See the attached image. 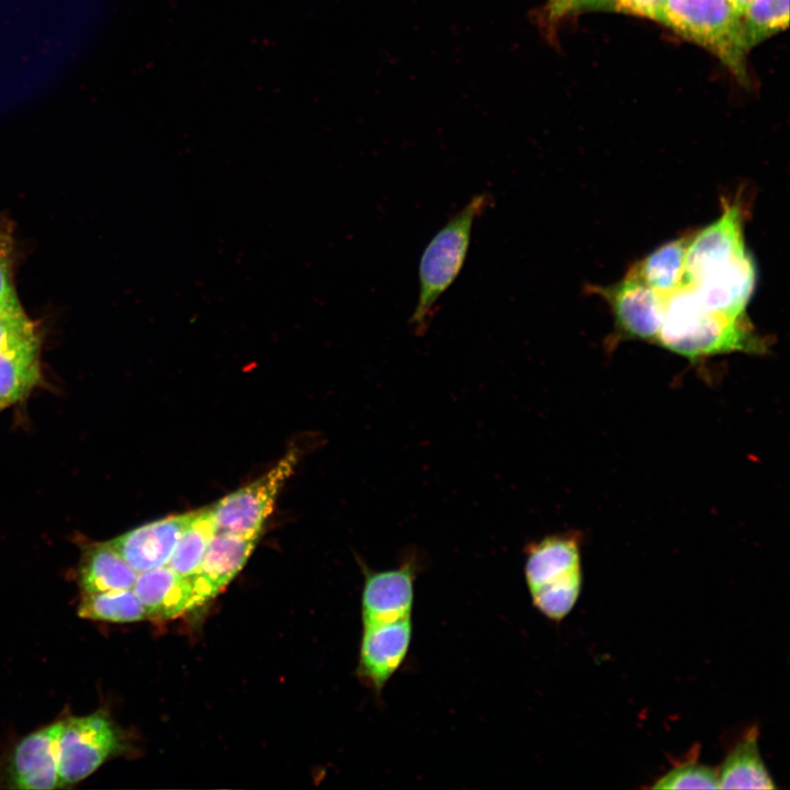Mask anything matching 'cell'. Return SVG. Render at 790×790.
Masks as SVG:
<instances>
[{
	"label": "cell",
	"mask_w": 790,
	"mask_h": 790,
	"mask_svg": "<svg viewBox=\"0 0 790 790\" xmlns=\"http://www.w3.org/2000/svg\"><path fill=\"white\" fill-rule=\"evenodd\" d=\"M655 343L692 361L731 352L761 354L768 350V341L748 317L711 312L685 285L666 296Z\"/></svg>",
	"instance_id": "obj_1"
},
{
	"label": "cell",
	"mask_w": 790,
	"mask_h": 790,
	"mask_svg": "<svg viewBox=\"0 0 790 790\" xmlns=\"http://www.w3.org/2000/svg\"><path fill=\"white\" fill-rule=\"evenodd\" d=\"M493 203L489 193L471 198L429 241L419 262V291L410 317L414 332L424 335L435 315L441 295L459 275L470 247L472 227Z\"/></svg>",
	"instance_id": "obj_2"
},
{
	"label": "cell",
	"mask_w": 790,
	"mask_h": 790,
	"mask_svg": "<svg viewBox=\"0 0 790 790\" xmlns=\"http://www.w3.org/2000/svg\"><path fill=\"white\" fill-rule=\"evenodd\" d=\"M657 21L715 54L744 77L748 46L742 15L730 0H665Z\"/></svg>",
	"instance_id": "obj_3"
},
{
	"label": "cell",
	"mask_w": 790,
	"mask_h": 790,
	"mask_svg": "<svg viewBox=\"0 0 790 790\" xmlns=\"http://www.w3.org/2000/svg\"><path fill=\"white\" fill-rule=\"evenodd\" d=\"M60 723L57 740L60 788L83 780L123 748L120 730L103 711L69 716Z\"/></svg>",
	"instance_id": "obj_4"
},
{
	"label": "cell",
	"mask_w": 790,
	"mask_h": 790,
	"mask_svg": "<svg viewBox=\"0 0 790 790\" xmlns=\"http://www.w3.org/2000/svg\"><path fill=\"white\" fill-rule=\"evenodd\" d=\"M298 461V450H289L268 472L228 494L210 509L216 530L237 533H261L272 514L275 499L293 474Z\"/></svg>",
	"instance_id": "obj_5"
},
{
	"label": "cell",
	"mask_w": 790,
	"mask_h": 790,
	"mask_svg": "<svg viewBox=\"0 0 790 790\" xmlns=\"http://www.w3.org/2000/svg\"><path fill=\"white\" fill-rule=\"evenodd\" d=\"M590 292L598 294L610 307L617 341L655 343L663 321L666 296L629 273L610 285L592 286Z\"/></svg>",
	"instance_id": "obj_6"
},
{
	"label": "cell",
	"mask_w": 790,
	"mask_h": 790,
	"mask_svg": "<svg viewBox=\"0 0 790 790\" xmlns=\"http://www.w3.org/2000/svg\"><path fill=\"white\" fill-rule=\"evenodd\" d=\"M745 214V202L738 196L723 201L721 215L692 234L686 252L682 285L748 251L744 236Z\"/></svg>",
	"instance_id": "obj_7"
},
{
	"label": "cell",
	"mask_w": 790,
	"mask_h": 790,
	"mask_svg": "<svg viewBox=\"0 0 790 790\" xmlns=\"http://www.w3.org/2000/svg\"><path fill=\"white\" fill-rule=\"evenodd\" d=\"M419 553L404 555L396 568H365L361 597L363 624L385 623L411 616L414 584L420 571Z\"/></svg>",
	"instance_id": "obj_8"
},
{
	"label": "cell",
	"mask_w": 790,
	"mask_h": 790,
	"mask_svg": "<svg viewBox=\"0 0 790 790\" xmlns=\"http://www.w3.org/2000/svg\"><path fill=\"white\" fill-rule=\"evenodd\" d=\"M524 577L529 592L582 587L580 535L551 534L529 543L524 550Z\"/></svg>",
	"instance_id": "obj_9"
},
{
	"label": "cell",
	"mask_w": 790,
	"mask_h": 790,
	"mask_svg": "<svg viewBox=\"0 0 790 790\" xmlns=\"http://www.w3.org/2000/svg\"><path fill=\"white\" fill-rule=\"evenodd\" d=\"M411 635V616L385 623L363 624L358 673L377 696L404 663Z\"/></svg>",
	"instance_id": "obj_10"
},
{
	"label": "cell",
	"mask_w": 790,
	"mask_h": 790,
	"mask_svg": "<svg viewBox=\"0 0 790 790\" xmlns=\"http://www.w3.org/2000/svg\"><path fill=\"white\" fill-rule=\"evenodd\" d=\"M756 281V264L747 251L685 286L707 309L734 318H745Z\"/></svg>",
	"instance_id": "obj_11"
},
{
	"label": "cell",
	"mask_w": 790,
	"mask_h": 790,
	"mask_svg": "<svg viewBox=\"0 0 790 790\" xmlns=\"http://www.w3.org/2000/svg\"><path fill=\"white\" fill-rule=\"evenodd\" d=\"M261 533H237L216 530L198 572L190 576L196 606L218 592L239 573Z\"/></svg>",
	"instance_id": "obj_12"
},
{
	"label": "cell",
	"mask_w": 790,
	"mask_h": 790,
	"mask_svg": "<svg viewBox=\"0 0 790 790\" xmlns=\"http://www.w3.org/2000/svg\"><path fill=\"white\" fill-rule=\"evenodd\" d=\"M61 723L57 721L23 737L14 747L9 763L11 788L48 790L60 788L57 740Z\"/></svg>",
	"instance_id": "obj_13"
},
{
	"label": "cell",
	"mask_w": 790,
	"mask_h": 790,
	"mask_svg": "<svg viewBox=\"0 0 790 790\" xmlns=\"http://www.w3.org/2000/svg\"><path fill=\"white\" fill-rule=\"evenodd\" d=\"M192 514L155 520L109 542L137 573L166 566Z\"/></svg>",
	"instance_id": "obj_14"
},
{
	"label": "cell",
	"mask_w": 790,
	"mask_h": 790,
	"mask_svg": "<svg viewBox=\"0 0 790 790\" xmlns=\"http://www.w3.org/2000/svg\"><path fill=\"white\" fill-rule=\"evenodd\" d=\"M132 589L148 618H172L196 606L191 578L167 565L138 573Z\"/></svg>",
	"instance_id": "obj_15"
},
{
	"label": "cell",
	"mask_w": 790,
	"mask_h": 790,
	"mask_svg": "<svg viewBox=\"0 0 790 790\" xmlns=\"http://www.w3.org/2000/svg\"><path fill=\"white\" fill-rule=\"evenodd\" d=\"M138 573L123 558L110 542L90 545L79 566V586L82 594L131 589Z\"/></svg>",
	"instance_id": "obj_16"
},
{
	"label": "cell",
	"mask_w": 790,
	"mask_h": 790,
	"mask_svg": "<svg viewBox=\"0 0 790 790\" xmlns=\"http://www.w3.org/2000/svg\"><path fill=\"white\" fill-rule=\"evenodd\" d=\"M720 789H776L758 747V729L751 727L733 746L718 771Z\"/></svg>",
	"instance_id": "obj_17"
},
{
	"label": "cell",
	"mask_w": 790,
	"mask_h": 790,
	"mask_svg": "<svg viewBox=\"0 0 790 790\" xmlns=\"http://www.w3.org/2000/svg\"><path fill=\"white\" fill-rule=\"evenodd\" d=\"M692 234L686 233L655 248L633 263L627 273L667 296L684 284L685 260Z\"/></svg>",
	"instance_id": "obj_18"
},
{
	"label": "cell",
	"mask_w": 790,
	"mask_h": 790,
	"mask_svg": "<svg viewBox=\"0 0 790 790\" xmlns=\"http://www.w3.org/2000/svg\"><path fill=\"white\" fill-rule=\"evenodd\" d=\"M40 379V343L0 351V410L24 398Z\"/></svg>",
	"instance_id": "obj_19"
},
{
	"label": "cell",
	"mask_w": 790,
	"mask_h": 790,
	"mask_svg": "<svg viewBox=\"0 0 790 790\" xmlns=\"http://www.w3.org/2000/svg\"><path fill=\"white\" fill-rule=\"evenodd\" d=\"M215 531L216 527L210 508L193 511L167 566L183 577L194 575Z\"/></svg>",
	"instance_id": "obj_20"
},
{
	"label": "cell",
	"mask_w": 790,
	"mask_h": 790,
	"mask_svg": "<svg viewBox=\"0 0 790 790\" xmlns=\"http://www.w3.org/2000/svg\"><path fill=\"white\" fill-rule=\"evenodd\" d=\"M81 618L106 622H135L148 613L133 589L82 594L78 606Z\"/></svg>",
	"instance_id": "obj_21"
},
{
	"label": "cell",
	"mask_w": 790,
	"mask_h": 790,
	"mask_svg": "<svg viewBox=\"0 0 790 790\" xmlns=\"http://www.w3.org/2000/svg\"><path fill=\"white\" fill-rule=\"evenodd\" d=\"M748 48L789 24V0H753L742 14Z\"/></svg>",
	"instance_id": "obj_22"
},
{
	"label": "cell",
	"mask_w": 790,
	"mask_h": 790,
	"mask_svg": "<svg viewBox=\"0 0 790 790\" xmlns=\"http://www.w3.org/2000/svg\"><path fill=\"white\" fill-rule=\"evenodd\" d=\"M697 755L675 765L658 778L653 789H719L718 771L697 761Z\"/></svg>",
	"instance_id": "obj_23"
},
{
	"label": "cell",
	"mask_w": 790,
	"mask_h": 790,
	"mask_svg": "<svg viewBox=\"0 0 790 790\" xmlns=\"http://www.w3.org/2000/svg\"><path fill=\"white\" fill-rule=\"evenodd\" d=\"M40 343L34 323L23 309H0V351Z\"/></svg>",
	"instance_id": "obj_24"
},
{
	"label": "cell",
	"mask_w": 790,
	"mask_h": 790,
	"mask_svg": "<svg viewBox=\"0 0 790 790\" xmlns=\"http://www.w3.org/2000/svg\"><path fill=\"white\" fill-rule=\"evenodd\" d=\"M13 240L9 228L0 230V309H23L13 283Z\"/></svg>",
	"instance_id": "obj_25"
},
{
	"label": "cell",
	"mask_w": 790,
	"mask_h": 790,
	"mask_svg": "<svg viewBox=\"0 0 790 790\" xmlns=\"http://www.w3.org/2000/svg\"><path fill=\"white\" fill-rule=\"evenodd\" d=\"M665 0H585L580 9L607 10L657 20Z\"/></svg>",
	"instance_id": "obj_26"
},
{
	"label": "cell",
	"mask_w": 790,
	"mask_h": 790,
	"mask_svg": "<svg viewBox=\"0 0 790 790\" xmlns=\"http://www.w3.org/2000/svg\"><path fill=\"white\" fill-rule=\"evenodd\" d=\"M585 0H548L546 11L551 21L560 20L565 15L580 10Z\"/></svg>",
	"instance_id": "obj_27"
},
{
	"label": "cell",
	"mask_w": 790,
	"mask_h": 790,
	"mask_svg": "<svg viewBox=\"0 0 790 790\" xmlns=\"http://www.w3.org/2000/svg\"><path fill=\"white\" fill-rule=\"evenodd\" d=\"M753 0H730L734 8L742 15Z\"/></svg>",
	"instance_id": "obj_28"
}]
</instances>
